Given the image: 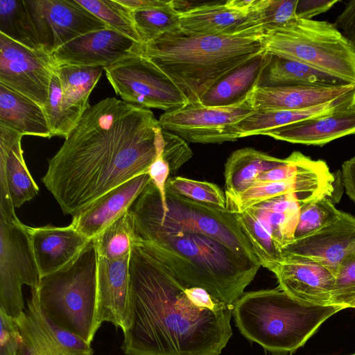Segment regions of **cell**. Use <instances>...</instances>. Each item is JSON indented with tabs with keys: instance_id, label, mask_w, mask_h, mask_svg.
<instances>
[{
	"instance_id": "31",
	"label": "cell",
	"mask_w": 355,
	"mask_h": 355,
	"mask_svg": "<svg viewBox=\"0 0 355 355\" xmlns=\"http://www.w3.org/2000/svg\"><path fill=\"white\" fill-rule=\"evenodd\" d=\"M304 203L297 195L287 194L270 198L252 208L268 223L274 240L282 249L294 240L300 207Z\"/></svg>"
},
{
	"instance_id": "41",
	"label": "cell",
	"mask_w": 355,
	"mask_h": 355,
	"mask_svg": "<svg viewBox=\"0 0 355 355\" xmlns=\"http://www.w3.org/2000/svg\"><path fill=\"white\" fill-rule=\"evenodd\" d=\"M298 0H255L250 13L263 26L264 35L297 18Z\"/></svg>"
},
{
	"instance_id": "28",
	"label": "cell",
	"mask_w": 355,
	"mask_h": 355,
	"mask_svg": "<svg viewBox=\"0 0 355 355\" xmlns=\"http://www.w3.org/2000/svg\"><path fill=\"white\" fill-rule=\"evenodd\" d=\"M286 162V158H277L252 148L234 151L225 164L226 199L237 197L249 189L261 173Z\"/></svg>"
},
{
	"instance_id": "8",
	"label": "cell",
	"mask_w": 355,
	"mask_h": 355,
	"mask_svg": "<svg viewBox=\"0 0 355 355\" xmlns=\"http://www.w3.org/2000/svg\"><path fill=\"white\" fill-rule=\"evenodd\" d=\"M265 51L355 85V49L327 21L295 18L263 37Z\"/></svg>"
},
{
	"instance_id": "3",
	"label": "cell",
	"mask_w": 355,
	"mask_h": 355,
	"mask_svg": "<svg viewBox=\"0 0 355 355\" xmlns=\"http://www.w3.org/2000/svg\"><path fill=\"white\" fill-rule=\"evenodd\" d=\"M262 27L219 35L166 33L140 45L137 54L161 71L189 103L200 99L234 69L265 52Z\"/></svg>"
},
{
	"instance_id": "43",
	"label": "cell",
	"mask_w": 355,
	"mask_h": 355,
	"mask_svg": "<svg viewBox=\"0 0 355 355\" xmlns=\"http://www.w3.org/2000/svg\"><path fill=\"white\" fill-rule=\"evenodd\" d=\"M162 130L164 141L162 156L169 164L171 172L174 173L191 158L193 153L184 139L171 132Z\"/></svg>"
},
{
	"instance_id": "1",
	"label": "cell",
	"mask_w": 355,
	"mask_h": 355,
	"mask_svg": "<svg viewBox=\"0 0 355 355\" xmlns=\"http://www.w3.org/2000/svg\"><path fill=\"white\" fill-rule=\"evenodd\" d=\"M150 109L115 97L84 112L42 181L63 214L76 216L112 189L147 173L164 148Z\"/></svg>"
},
{
	"instance_id": "22",
	"label": "cell",
	"mask_w": 355,
	"mask_h": 355,
	"mask_svg": "<svg viewBox=\"0 0 355 355\" xmlns=\"http://www.w3.org/2000/svg\"><path fill=\"white\" fill-rule=\"evenodd\" d=\"M351 135H355V104L345 110L269 130L263 135L292 144L323 146Z\"/></svg>"
},
{
	"instance_id": "27",
	"label": "cell",
	"mask_w": 355,
	"mask_h": 355,
	"mask_svg": "<svg viewBox=\"0 0 355 355\" xmlns=\"http://www.w3.org/2000/svg\"><path fill=\"white\" fill-rule=\"evenodd\" d=\"M355 104V89L334 100L299 110H256L238 124L241 138L263 135L266 132L293 123L331 114Z\"/></svg>"
},
{
	"instance_id": "25",
	"label": "cell",
	"mask_w": 355,
	"mask_h": 355,
	"mask_svg": "<svg viewBox=\"0 0 355 355\" xmlns=\"http://www.w3.org/2000/svg\"><path fill=\"white\" fill-rule=\"evenodd\" d=\"M22 137L0 124V180L6 182L15 208L34 198L39 192L24 159Z\"/></svg>"
},
{
	"instance_id": "23",
	"label": "cell",
	"mask_w": 355,
	"mask_h": 355,
	"mask_svg": "<svg viewBox=\"0 0 355 355\" xmlns=\"http://www.w3.org/2000/svg\"><path fill=\"white\" fill-rule=\"evenodd\" d=\"M262 27L252 14L228 8L225 2H210L180 12V31L189 35H219Z\"/></svg>"
},
{
	"instance_id": "5",
	"label": "cell",
	"mask_w": 355,
	"mask_h": 355,
	"mask_svg": "<svg viewBox=\"0 0 355 355\" xmlns=\"http://www.w3.org/2000/svg\"><path fill=\"white\" fill-rule=\"evenodd\" d=\"M343 309L302 302L277 287L244 293L232 313L246 338L268 351L288 353L303 346L326 320Z\"/></svg>"
},
{
	"instance_id": "32",
	"label": "cell",
	"mask_w": 355,
	"mask_h": 355,
	"mask_svg": "<svg viewBox=\"0 0 355 355\" xmlns=\"http://www.w3.org/2000/svg\"><path fill=\"white\" fill-rule=\"evenodd\" d=\"M130 17L141 44L180 31V12L173 1H162L155 6L130 11Z\"/></svg>"
},
{
	"instance_id": "29",
	"label": "cell",
	"mask_w": 355,
	"mask_h": 355,
	"mask_svg": "<svg viewBox=\"0 0 355 355\" xmlns=\"http://www.w3.org/2000/svg\"><path fill=\"white\" fill-rule=\"evenodd\" d=\"M0 124L22 135L51 137L43 108L32 100L1 84Z\"/></svg>"
},
{
	"instance_id": "24",
	"label": "cell",
	"mask_w": 355,
	"mask_h": 355,
	"mask_svg": "<svg viewBox=\"0 0 355 355\" xmlns=\"http://www.w3.org/2000/svg\"><path fill=\"white\" fill-rule=\"evenodd\" d=\"M355 89V85L336 87H261L251 94L255 110H299L325 103Z\"/></svg>"
},
{
	"instance_id": "13",
	"label": "cell",
	"mask_w": 355,
	"mask_h": 355,
	"mask_svg": "<svg viewBox=\"0 0 355 355\" xmlns=\"http://www.w3.org/2000/svg\"><path fill=\"white\" fill-rule=\"evenodd\" d=\"M24 2L41 49L49 54L79 36L108 28L76 0Z\"/></svg>"
},
{
	"instance_id": "46",
	"label": "cell",
	"mask_w": 355,
	"mask_h": 355,
	"mask_svg": "<svg viewBox=\"0 0 355 355\" xmlns=\"http://www.w3.org/2000/svg\"><path fill=\"white\" fill-rule=\"evenodd\" d=\"M334 24L355 49V0L345 3L343 11L336 18Z\"/></svg>"
},
{
	"instance_id": "15",
	"label": "cell",
	"mask_w": 355,
	"mask_h": 355,
	"mask_svg": "<svg viewBox=\"0 0 355 355\" xmlns=\"http://www.w3.org/2000/svg\"><path fill=\"white\" fill-rule=\"evenodd\" d=\"M284 259L311 261L331 270L336 275L342 263L355 253V216L342 211L340 218L282 249Z\"/></svg>"
},
{
	"instance_id": "51",
	"label": "cell",
	"mask_w": 355,
	"mask_h": 355,
	"mask_svg": "<svg viewBox=\"0 0 355 355\" xmlns=\"http://www.w3.org/2000/svg\"><path fill=\"white\" fill-rule=\"evenodd\" d=\"M350 308H355V300L353 301V302L350 305Z\"/></svg>"
},
{
	"instance_id": "21",
	"label": "cell",
	"mask_w": 355,
	"mask_h": 355,
	"mask_svg": "<svg viewBox=\"0 0 355 355\" xmlns=\"http://www.w3.org/2000/svg\"><path fill=\"white\" fill-rule=\"evenodd\" d=\"M28 232L41 277L69 263L92 239L71 224L67 227H28Z\"/></svg>"
},
{
	"instance_id": "17",
	"label": "cell",
	"mask_w": 355,
	"mask_h": 355,
	"mask_svg": "<svg viewBox=\"0 0 355 355\" xmlns=\"http://www.w3.org/2000/svg\"><path fill=\"white\" fill-rule=\"evenodd\" d=\"M275 274L279 288L306 304H331L335 274L329 268L311 261L284 259L268 268Z\"/></svg>"
},
{
	"instance_id": "26",
	"label": "cell",
	"mask_w": 355,
	"mask_h": 355,
	"mask_svg": "<svg viewBox=\"0 0 355 355\" xmlns=\"http://www.w3.org/2000/svg\"><path fill=\"white\" fill-rule=\"evenodd\" d=\"M272 55L266 51L234 69L218 80L200 99V104L227 106L247 98L259 86Z\"/></svg>"
},
{
	"instance_id": "14",
	"label": "cell",
	"mask_w": 355,
	"mask_h": 355,
	"mask_svg": "<svg viewBox=\"0 0 355 355\" xmlns=\"http://www.w3.org/2000/svg\"><path fill=\"white\" fill-rule=\"evenodd\" d=\"M27 306L15 320L19 334L16 355H93L91 345L46 316L40 306L37 289H31Z\"/></svg>"
},
{
	"instance_id": "30",
	"label": "cell",
	"mask_w": 355,
	"mask_h": 355,
	"mask_svg": "<svg viewBox=\"0 0 355 355\" xmlns=\"http://www.w3.org/2000/svg\"><path fill=\"white\" fill-rule=\"evenodd\" d=\"M351 85L302 62L272 55L259 86L336 87Z\"/></svg>"
},
{
	"instance_id": "18",
	"label": "cell",
	"mask_w": 355,
	"mask_h": 355,
	"mask_svg": "<svg viewBox=\"0 0 355 355\" xmlns=\"http://www.w3.org/2000/svg\"><path fill=\"white\" fill-rule=\"evenodd\" d=\"M130 254L114 260L98 258V324L112 323L123 331L129 324Z\"/></svg>"
},
{
	"instance_id": "38",
	"label": "cell",
	"mask_w": 355,
	"mask_h": 355,
	"mask_svg": "<svg viewBox=\"0 0 355 355\" xmlns=\"http://www.w3.org/2000/svg\"><path fill=\"white\" fill-rule=\"evenodd\" d=\"M329 197L322 196L301 205L294 240L313 234L340 218L342 211L335 207Z\"/></svg>"
},
{
	"instance_id": "44",
	"label": "cell",
	"mask_w": 355,
	"mask_h": 355,
	"mask_svg": "<svg viewBox=\"0 0 355 355\" xmlns=\"http://www.w3.org/2000/svg\"><path fill=\"white\" fill-rule=\"evenodd\" d=\"M0 355H16L19 334L15 319L0 310Z\"/></svg>"
},
{
	"instance_id": "16",
	"label": "cell",
	"mask_w": 355,
	"mask_h": 355,
	"mask_svg": "<svg viewBox=\"0 0 355 355\" xmlns=\"http://www.w3.org/2000/svg\"><path fill=\"white\" fill-rule=\"evenodd\" d=\"M141 44L111 28L87 33L65 44L52 55L58 65L103 69L137 53Z\"/></svg>"
},
{
	"instance_id": "37",
	"label": "cell",
	"mask_w": 355,
	"mask_h": 355,
	"mask_svg": "<svg viewBox=\"0 0 355 355\" xmlns=\"http://www.w3.org/2000/svg\"><path fill=\"white\" fill-rule=\"evenodd\" d=\"M43 110L51 137L60 136L67 138L83 114L69 106L64 101L56 68L52 75L48 98Z\"/></svg>"
},
{
	"instance_id": "39",
	"label": "cell",
	"mask_w": 355,
	"mask_h": 355,
	"mask_svg": "<svg viewBox=\"0 0 355 355\" xmlns=\"http://www.w3.org/2000/svg\"><path fill=\"white\" fill-rule=\"evenodd\" d=\"M166 191L187 199L221 209H226L225 193L216 184L187 178H169Z\"/></svg>"
},
{
	"instance_id": "47",
	"label": "cell",
	"mask_w": 355,
	"mask_h": 355,
	"mask_svg": "<svg viewBox=\"0 0 355 355\" xmlns=\"http://www.w3.org/2000/svg\"><path fill=\"white\" fill-rule=\"evenodd\" d=\"M338 0H298L297 18L313 19L315 16L329 10Z\"/></svg>"
},
{
	"instance_id": "45",
	"label": "cell",
	"mask_w": 355,
	"mask_h": 355,
	"mask_svg": "<svg viewBox=\"0 0 355 355\" xmlns=\"http://www.w3.org/2000/svg\"><path fill=\"white\" fill-rule=\"evenodd\" d=\"M163 149L158 153L154 162L148 169L151 182L158 189L162 209L166 208V184L171 173L169 164L162 156Z\"/></svg>"
},
{
	"instance_id": "52",
	"label": "cell",
	"mask_w": 355,
	"mask_h": 355,
	"mask_svg": "<svg viewBox=\"0 0 355 355\" xmlns=\"http://www.w3.org/2000/svg\"><path fill=\"white\" fill-rule=\"evenodd\" d=\"M349 355H355V353H354V354H349Z\"/></svg>"
},
{
	"instance_id": "4",
	"label": "cell",
	"mask_w": 355,
	"mask_h": 355,
	"mask_svg": "<svg viewBox=\"0 0 355 355\" xmlns=\"http://www.w3.org/2000/svg\"><path fill=\"white\" fill-rule=\"evenodd\" d=\"M135 239L184 284L203 288L233 309L261 266L199 233L137 230Z\"/></svg>"
},
{
	"instance_id": "9",
	"label": "cell",
	"mask_w": 355,
	"mask_h": 355,
	"mask_svg": "<svg viewBox=\"0 0 355 355\" xmlns=\"http://www.w3.org/2000/svg\"><path fill=\"white\" fill-rule=\"evenodd\" d=\"M40 279L28 226L16 215L0 216V310L19 318L26 309L22 286L37 289Z\"/></svg>"
},
{
	"instance_id": "10",
	"label": "cell",
	"mask_w": 355,
	"mask_h": 355,
	"mask_svg": "<svg viewBox=\"0 0 355 355\" xmlns=\"http://www.w3.org/2000/svg\"><path fill=\"white\" fill-rule=\"evenodd\" d=\"M252 93L244 100L227 106L209 107L189 103L164 112L159 119L162 129L186 141L221 144L241 138L238 124L255 112Z\"/></svg>"
},
{
	"instance_id": "34",
	"label": "cell",
	"mask_w": 355,
	"mask_h": 355,
	"mask_svg": "<svg viewBox=\"0 0 355 355\" xmlns=\"http://www.w3.org/2000/svg\"><path fill=\"white\" fill-rule=\"evenodd\" d=\"M234 213L261 266L268 269L284 260L282 248L274 240L269 225L252 207L242 212Z\"/></svg>"
},
{
	"instance_id": "42",
	"label": "cell",
	"mask_w": 355,
	"mask_h": 355,
	"mask_svg": "<svg viewBox=\"0 0 355 355\" xmlns=\"http://www.w3.org/2000/svg\"><path fill=\"white\" fill-rule=\"evenodd\" d=\"M355 300V253L347 258L335 275L331 304L350 308Z\"/></svg>"
},
{
	"instance_id": "19",
	"label": "cell",
	"mask_w": 355,
	"mask_h": 355,
	"mask_svg": "<svg viewBox=\"0 0 355 355\" xmlns=\"http://www.w3.org/2000/svg\"><path fill=\"white\" fill-rule=\"evenodd\" d=\"M335 178L329 168L291 179L252 185L234 198L226 199V209L242 212L270 198L287 194L297 195L303 202L334 191Z\"/></svg>"
},
{
	"instance_id": "40",
	"label": "cell",
	"mask_w": 355,
	"mask_h": 355,
	"mask_svg": "<svg viewBox=\"0 0 355 355\" xmlns=\"http://www.w3.org/2000/svg\"><path fill=\"white\" fill-rule=\"evenodd\" d=\"M85 9L107 25L134 41L140 43L130 17V10L116 0H76Z\"/></svg>"
},
{
	"instance_id": "2",
	"label": "cell",
	"mask_w": 355,
	"mask_h": 355,
	"mask_svg": "<svg viewBox=\"0 0 355 355\" xmlns=\"http://www.w3.org/2000/svg\"><path fill=\"white\" fill-rule=\"evenodd\" d=\"M125 355H219L232 335L233 308L175 277L139 240L129 261Z\"/></svg>"
},
{
	"instance_id": "50",
	"label": "cell",
	"mask_w": 355,
	"mask_h": 355,
	"mask_svg": "<svg viewBox=\"0 0 355 355\" xmlns=\"http://www.w3.org/2000/svg\"><path fill=\"white\" fill-rule=\"evenodd\" d=\"M254 2L255 0H229L225 4L232 10L248 15Z\"/></svg>"
},
{
	"instance_id": "20",
	"label": "cell",
	"mask_w": 355,
	"mask_h": 355,
	"mask_svg": "<svg viewBox=\"0 0 355 355\" xmlns=\"http://www.w3.org/2000/svg\"><path fill=\"white\" fill-rule=\"evenodd\" d=\"M150 182L148 173H145L124 182L73 216L71 225L93 239L129 209Z\"/></svg>"
},
{
	"instance_id": "12",
	"label": "cell",
	"mask_w": 355,
	"mask_h": 355,
	"mask_svg": "<svg viewBox=\"0 0 355 355\" xmlns=\"http://www.w3.org/2000/svg\"><path fill=\"white\" fill-rule=\"evenodd\" d=\"M57 66L52 54L25 46L0 33V84L42 108Z\"/></svg>"
},
{
	"instance_id": "48",
	"label": "cell",
	"mask_w": 355,
	"mask_h": 355,
	"mask_svg": "<svg viewBox=\"0 0 355 355\" xmlns=\"http://www.w3.org/2000/svg\"><path fill=\"white\" fill-rule=\"evenodd\" d=\"M341 175L347 195L355 202V155L343 163Z\"/></svg>"
},
{
	"instance_id": "7",
	"label": "cell",
	"mask_w": 355,
	"mask_h": 355,
	"mask_svg": "<svg viewBox=\"0 0 355 355\" xmlns=\"http://www.w3.org/2000/svg\"><path fill=\"white\" fill-rule=\"evenodd\" d=\"M98 253L92 239L61 269L41 277L40 306L56 326L91 345L98 324Z\"/></svg>"
},
{
	"instance_id": "49",
	"label": "cell",
	"mask_w": 355,
	"mask_h": 355,
	"mask_svg": "<svg viewBox=\"0 0 355 355\" xmlns=\"http://www.w3.org/2000/svg\"><path fill=\"white\" fill-rule=\"evenodd\" d=\"M130 11L144 9L159 5L161 0H116Z\"/></svg>"
},
{
	"instance_id": "36",
	"label": "cell",
	"mask_w": 355,
	"mask_h": 355,
	"mask_svg": "<svg viewBox=\"0 0 355 355\" xmlns=\"http://www.w3.org/2000/svg\"><path fill=\"white\" fill-rule=\"evenodd\" d=\"M0 33L28 48L42 49L24 0L0 1Z\"/></svg>"
},
{
	"instance_id": "35",
	"label": "cell",
	"mask_w": 355,
	"mask_h": 355,
	"mask_svg": "<svg viewBox=\"0 0 355 355\" xmlns=\"http://www.w3.org/2000/svg\"><path fill=\"white\" fill-rule=\"evenodd\" d=\"M135 239L130 208L93 238L98 255L114 260L130 254Z\"/></svg>"
},
{
	"instance_id": "11",
	"label": "cell",
	"mask_w": 355,
	"mask_h": 355,
	"mask_svg": "<svg viewBox=\"0 0 355 355\" xmlns=\"http://www.w3.org/2000/svg\"><path fill=\"white\" fill-rule=\"evenodd\" d=\"M104 70L116 94L126 103L165 112L189 104L182 93L161 71L137 53Z\"/></svg>"
},
{
	"instance_id": "33",
	"label": "cell",
	"mask_w": 355,
	"mask_h": 355,
	"mask_svg": "<svg viewBox=\"0 0 355 355\" xmlns=\"http://www.w3.org/2000/svg\"><path fill=\"white\" fill-rule=\"evenodd\" d=\"M104 69L101 67L58 65L62 94L67 103L84 113L90 106L89 95L97 84Z\"/></svg>"
},
{
	"instance_id": "6",
	"label": "cell",
	"mask_w": 355,
	"mask_h": 355,
	"mask_svg": "<svg viewBox=\"0 0 355 355\" xmlns=\"http://www.w3.org/2000/svg\"><path fill=\"white\" fill-rule=\"evenodd\" d=\"M135 230L161 229L196 232L222 243L238 256L260 264L234 212L200 203L166 191V208L150 182L130 207Z\"/></svg>"
}]
</instances>
